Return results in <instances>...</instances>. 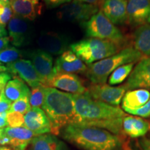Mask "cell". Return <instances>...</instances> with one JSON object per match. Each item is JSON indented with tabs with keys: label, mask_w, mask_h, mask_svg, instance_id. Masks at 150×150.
<instances>
[{
	"label": "cell",
	"mask_w": 150,
	"mask_h": 150,
	"mask_svg": "<svg viewBox=\"0 0 150 150\" xmlns=\"http://www.w3.org/2000/svg\"><path fill=\"white\" fill-rule=\"evenodd\" d=\"M6 35H7V31L5 29V27L0 24V38L6 37Z\"/></svg>",
	"instance_id": "obj_38"
},
{
	"label": "cell",
	"mask_w": 150,
	"mask_h": 150,
	"mask_svg": "<svg viewBox=\"0 0 150 150\" xmlns=\"http://www.w3.org/2000/svg\"><path fill=\"white\" fill-rule=\"evenodd\" d=\"M127 21L133 27L150 24V0H127Z\"/></svg>",
	"instance_id": "obj_11"
},
{
	"label": "cell",
	"mask_w": 150,
	"mask_h": 150,
	"mask_svg": "<svg viewBox=\"0 0 150 150\" xmlns=\"http://www.w3.org/2000/svg\"><path fill=\"white\" fill-rule=\"evenodd\" d=\"M44 86L62 90L73 95L83 94L87 91L81 79L70 73L57 72Z\"/></svg>",
	"instance_id": "obj_9"
},
{
	"label": "cell",
	"mask_w": 150,
	"mask_h": 150,
	"mask_svg": "<svg viewBox=\"0 0 150 150\" xmlns=\"http://www.w3.org/2000/svg\"><path fill=\"white\" fill-rule=\"evenodd\" d=\"M54 67L57 72L70 74L86 73L88 69L84 62L71 50H66L58 57Z\"/></svg>",
	"instance_id": "obj_16"
},
{
	"label": "cell",
	"mask_w": 150,
	"mask_h": 150,
	"mask_svg": "<svg viewBox=\"0 0 150 150\" xmlns=\"http://www.w3.org/2000/svg\"><path fill=\"white\" fill-rule=\"evenodd\" d=\"M12 102L5 97L4 93H2L0 97V114L7 113L10 110Z\"/></svg>",
	"instance_id": "obj_33"
},
{
	"label": "cell",
	"mask_w": 150,
	"mask_h": 150,
	"mask_svg": "<svg viewBox=\"0 0 150 150\" xmlns=\"http://www.w3.org/2000/svg\"><path fill=\"white\" fill-rule=\"evenodd\" d=\"M6 120L8 127H24V115L18 112H8L6 113Z\"/></svg>",
	"instance_id": "obj_30"
},
{
	"label": "cell",
	"mask_w": 150,
	"mask_h": 150,
	"mask_svg": "<svg viewBox=\"0 0 150 150\" xmlns=\"http://www.w3.org/2000/svg\"><path fill=\"white\" fill-rule=\"evenodd\" d=\"M8 71V68H7L6 66H4V65H0V73L2 72H6Z\"/></svg>",
	"instance_id": "obj_41"
},
{
	"label": "cell",
	"mask_w": 150,
	"mask_h": 150,
	"mask_svg": "<svg viewBox=\"0 0 150 150\" xmlns=\"http://www.w3.org/2000/svg\"><path fill=\"white\" fill-rule=\"evenodd\" d=\"M82 25L88 37L108 40L120 47L125 44V38L120 30L104 16L101 10Z\"/></svg>",
	"instance_id": "obj_6"
},
{
	"label": "cell",
	"mask_w": 150,
	"mask_h": 150,
	"mask_svg": "<svg viewBox=\"0 0 150 150\" xmlns=\"http://www.w3.org/2000/svg\"><path fill=\"white\" fill-rule=\"evenodd\" d=\"M8 71L18 76L32 88L42 86L41 81L29 60L20 59L7 64Z\"/></svg>",
	"instance_id": "obj_12"
},
{
	"label": "cell",
	"mask_w": 150,
	"mask_h": 150,
	"mask_svg": "<svg viewBox=\"0 0 150 150\" xmlns=\"http://www.w3.org/2000/svg\"><path fill=\"white\" fill-rule=\"evenodd\" d=\"M31 61L44 86L49 80L51 79L57 72L54 66L53 58L47 52L39 50L33 51L30 54Z\"/></svg>",
	"instance_id": "obj_10"
},
{
	"label": "cell",
	"mask_w": 150,
	"mask_h": 150,
	"mask_svg": "<svg viewBox=\"0 0 150 150\" xmlns=\"http://www.w3.org/2000/svg\"><path fill=\"white\" fill-rule=\"evenodd\" d=\"M127 0H103L102 12L112 24L120 25L127 21Z\"/></svg>",
	"instance_id": "obj_17"
},
{
	"label": "cell",
	"mask_w": 150,
	"mask_h": 150,
	"mask_svg": "<svg viewBox=\"0 0 150 150\" xmlns=\"http://www.w3.org/2000/svg\"><path fill=\"white\" fill-rule=\"evenodd\" d=\"M142 57V54L135 48L123 49L109 57L89 65L85 74L93 84H104L118 67L136 63Z\"/></svg>",
	"instance_id": "obj_4"
},
{
	"label": "cell",
	"mask_w": 150,
	"mask_h": 150,
	"mask_svg": "<svg viewBox=\"0 0 150 150\" xmlns=\"http://www.w3.org/2000/svg\"><path fill=\"white\" fill-rule=\"evenodd\" d=\"M125 87L128 90L150 88V58L140 60L129 76Z\"/></svg>",
	"instance_id": "obj_14"
},
{
	"label": "cell",
	"mask_w": 150,
	"mask_h": 150,
	"mask_svg": "<svg viewBox=\"0 0 150 150\" xmlns=\"http://www.w3.org/2000/svg\"><path fill=\"white\" fill-rule=\"evenodd\" d=\"M9 42H10L9 37L6 36L0 38V51L9 47Z\"/></svg>",
	"instance_id": "obj_36"
},
{
	"label": "cell",
	"mask_w": 150,
	"mask_h": 150,
	"mask_svg": "<svg viewBox=\"0 0 150 150\" xmlns=\"http://www.w3.org/2000/svg\"><path fill=\"white\" fill-rule=\"evenodd\" d=\"M29 24L24 19L13 16L8 24L9 39L16 47H21L27 40L29 33Z\"/></svg>",
	"instance_id": "obj_19"
},
{
	"label": "cell",
	"mask_w": 150,
	"mask_h": 150,
	"mask_svg": "<svg viewBox=\"0 0 150 150\" xmlns=\"http://www.w3.org/2000/svg\"><path fill=\"white\" fill-rule=\"evenodd\" d=\"M45 99V87L39 86L31 90L29 97V102L31 108L42 107Z\"/></svg>",
	"instance_id": "obj_28"
},
{
	"label": "cell",
	"mask_w": 150,
	"mask_h": 150,
	"mask_svg": "<svg viewBox=\"0 0 150 150\" xmlns=\"http://www.w3.org/2000/svg\"><path fill=\"white\" fill-rule=\"evenodd\" d=\"M119 47L108 40L93 38L80 40L70 45L71 51L88 65L113 55L119 52Z\"/></svg>",
	"instance_id": "obj_5"
},
{
	"label": "cell",
	"mask_w": 150,
	"mask_h": 150,
	"mask_svg": "<svg viewBox=\"0 0 150 150\" xmlns=\"http://www.w3.org/2000/svg\"><path fill=\"white\" fill-rule=\"evenodd\" d=\"M131 115L140 116L142 117H150V98L143 106L129 112Z\"/></svg>",
	"instance_id": "obj_32"
},
{
	"label": "cell",
	"mask_w": 150,
	"mask_h": 150,
	"mask_svg": "<svg viewBox=\"0 0 150 150\" xmlns=\"http://www.w3.org/2000/svg\"><path fill=\"white\" fill-rule=\"evenodd\" d=\"M69 41L67 37L56 33H43L37 41L40 50L50 55H59L66 51Z\"/></svg>",
	"instance_id": "obj_15"
},
{
	"label": "cell",
	"mask_w": 150,
	"mask_h": 150,
	"mask_svg": "<svg viewBox=\"0 0 150 150\" xmlns=\"http://www.w3.org/2000/svg\"><path fill=\"white\" fill-rule=\"evenodd\" d=\"M5 97L11 101L14 102L15 101L24 97H30L31 91L27 87L25 82L20 78L16 77L10 80L4 87V91Z\"/></svg>",
	"instance_id": "obj_24"
},
{
	"label": "cell",
	"mask_w": 150,
	"mask_h": 150,
	"mask_svg": "<svg viewBox=\"0 0 150 150\" xmlns=\"http://www.w3.org/2000/svg\"><path fill=\"white\" fill-rule=\"evenodd\" d=\"M42 108L50 120L53 134H58L61 128L77 122L74 98L70 93L54 88L45 87V99Z\"/></svg>",
	"instance_id": "obj_3"
},
{
	"label": "cell",
	"mask_w": 150,
	"mask_h": 150,
	"mask_svg": "<svg viewBox=\"0 0 150 150\" xmlns=\"http://www.w3.org/2000/svg\"><path fill=\"white\" fill-rule=\"evenodd\" d=\"M73 98L77 115L76 124L105 129L113 134L120 133L126 116L120 108L92 98L87 92L73 95Z\"/></svg>",
	"instance_id": "obj_1"
},
{
	"label": "cell",
	"mask_w": 150,
	"mask_h": 150,
	"mask_svg": "<svg viewBox=\"0 0 150 150\" xmlns=\"http://www.w3.org/2000/svg\"><path fill=\"white\" fill-rule=\"evenodd\" d=\"M0 150H13L11 148L7 147H4V146L0 145Z\"/></svg>",
	"instance_id": "obj_43"
},
{
	"label": "cell",
	"mask_w": 150,
	"mask_h": 150,
	"mask_svg": "<svg viewBox=\"0 0 150 150\" xmlns=\"http://www.w3.org/2000/svg\"><path fill=\"white\" fill-rule=\"evenodd\" d=\"M62 136L84 150H120L122 146L120 138L110 131L79 124L65 126Z\"/></svg>",
	"instance_id": "obj_2"
},
{
	"label": "cell",
	"mask_w": 150,
	"mask_h": 150,
	"mask_svg": "<svg viewBox=\"0 0 150 150\" xmlns=\"http://www.w3.org/2000/svg\"><path fill=\"white\" fill-rule=\"evenodd\" d=\"M135 49L150 58V24L138 27L133 34Z\"/></svg>",
	"instance_id": "obj_25"
},
{
	"label": "cell",
	"mask_w": 150,
	"mask_h": 150,
	"mask_svg": "<svg viewBox=\"0 0 150 150\" xmlns=\"http://www.w3.org/2000/svg\"><path fill=\"white\" fill-rule=\"evenodd\" d=\"M99 11L96 5L83 3L79 0L63 5L58 12V17L65 21L83 24Z\"/></svg>",
	"instance_id": "obj_7"
},
{
	"label": "cell",
	"mask_w": 150,
	"mask_h": 150,
	"mask_svg": "<svg viewBox=\"0 0 150 150\" xmlns=\"http://www.w3.org/2000/svg\"><path fill=\"white\" fill-rule=\"evenodd\" d=\"M40 0H13L11 3L14 16L33 21L40 13Z\"/></svg>",
	"instance_id": "obj_20"
},
{
	"label": "cell",
	"mask_w": 150,
	"mask_h": 150,
	"mask_svg": "<svg viewBox=\"0 0 150 150\" xmlns=\"http://www.w3.org/2000/svg\"><path fill=\"white\" fill-rule=\"evenodd\" d=\"M144 150H150V141H145L143 144Z\"/></svg>",
	"instance_id": "obj_40"
},
{
	"label": "cell",
	"mask_w": 150,
	"mask_h": 150,
	"mask_svg": "<svg viewBox=\"0 0 150 150\" xmlns=\"http://www.w3.org/2000/svg\"><path fill=\"white\" fill-rule=\"evenodd\" d=\"M149 129V123L142 118L134 116H125L123 118L122 130L131 138L145 136Z\"/></svg>",
	"instance_id": "obj_22"
},
{
	"label": "cell",
	"mask_w": 150,
	"mask_h": 150,
	"mask_svg": "<svg viewBox=\"0 0 150 150\" xmlns=\"http://www.w3.org/2000/svg\"><path fill=\"white\" fill-rule=\"evenodd\" d=\"M12 1L13 0H0V1H1L3 4H5V5H7V4L11 5V3Z\"/></svg>",
	"instance_id": "obj_42"
},
{
	"label": "cell",
	"mask_w": 150,
	"mask_h": 150,
	"mask_svg": "<svg viewBox=\"0 0 150 150\" xmlns=\"http://www.w3.org/2000/svg\"><path fill=\"white\" fill-rule=\"evenodd\" d=\"M3 135L8 137V145L13 150H25L35 135L25 127H10L3 129Z\"/></svg>",
	"instance_id": "obj_18"
},
{
	"label": "cell",
	"mask_w": 150,
	"mask_h": 150,
	"mask_svg": "<svg viewBox=\"0 0 150 150\" xmlns=\"http://www.w3.org/2000/svg\"><path fill=\"white\" fill-rule=\"evenodd\" d=\"M150 98V92L147 89H134L125 94L122 108L127 112H130L143 106Z\"/></svg>",
	"instance_id": "obj_21"
},
{
	"label": "cell",
	"mask_w": 150,
	"mask_h": 150,
	"mask_svg": "<svg viewBox=\"0 0 150 150\" xmlns=\"http://www.w3.org/2000/svg\"><path fill=\"white\" fill-rule=\"evenodd\" d=\"M31 143V150H67L64 142L52 134L35 136Z\"/></svg>",
	"instance_id": "obj_23"
},
{
	"label": "cell",
	"mask_w": 150,
	"mask_h": 150,
	"mask_svg": "<svg viewBox=\"0 0 150 150\" xmlns=\"http://www.w3.org/2000/svg\"><path fill=\"white\" fill-rule=\"evenodd\" d=\"M0 65H2V64H1V63H0Z\"/></svg>",
	"instance_id": "obj_46"
},
{
	"label": "cell",
	"mask_w": 150,
	"mask_h": 150,
	"mask_svg": "<svg viewBox=\"0 0 150 150\" xmlns=\"http://www.w3.org/2000/svg\"><path fill=\"white\" fill-rule=\"evenodd\" d=\"M4 87L5 86H0V97L1 96L2 93H4Z\"/></svg>",
	"instance_id": "obj_44"
},
{
	"label": "cell",
	"mask_w": 150,
	"mask_h": 150,
	"mask_svg": "<svg viewBox=\"0 0 150 150\" xmlns=\"http://www.w3.org/2000/svg\"><path fill=\"white\" fill-rule=\"evenodd\" d=\"M3 136V129H0V139Z\"/></svg>",
	"instance_id": "obj_45"
},
{
	"label": "cell",
	"mask_w": 150,
	"mask_h": 150,
	"mask_svg": "<svg viewBox=\"0 0 150 150\" xmlns=\"http://www.w3.org/2000/svg\"><path fill=\"white\" fill-rule=\"evenodd\" d=\"M12 8L10 4H0V24L5 26L10 22L11 18H13Z\"/></svg>",
	"instance_id": "obj_31"
},
{
	"label": "cell",
	"mask_w": 150,
	"mask_h": 150,
	"mask_svg": "<svg viewBox=\"0 0 150 150\" xmlns=\"http://www.w3.org/2000/svg\"><path fill=\"white\" fill-rule=\"evenodd\" d=\"M79 1H82V2H83V3L95 5V4H96L97 2H98L99 0H79Z\"/></svg>",
	"instance_id": "obj_39"
},
{
	"label": "cell",
	"mask_w": 150,
	"mask_h": 150,
	"mask_svg": "<svg viewBox=\"0 0 150 150\" xmlns=\"http://www.w3.org/2000/svg\"><path fill=\"white\" fill-rule=\"evenodd\" d=\"M11 80V75L8 72L0 73V86H5Z\"/></svg>",
	"instance_id": "obj_34"
},
{
	"label": "cell",
	"mask_w": 150,
	"mask_h": 150,
	"mask_svg": "<svg viewBox=\"0 0 150 150\" xmlns=\"http://www.w3.org/2000/svg\"><path fill=\"white\" fill-rule=\"evenodd\" d=\"M24 127L31 130L35 136L52 132L50 120L42 108H31L24 115Z\"/></svg>",
	"instance_id": "obj_13"
},
{
	"label": "cell",
	"mask_w": 150,
	"mask_h": 150,
	"mask_svg": "<svg viewBox=\"0 0 150 150\" xmlns=\"http://www.w3.org/2000/svg\"><path fill=\"white\" fill-rule=\"evenodd\" d=\"M125 86L112 87L106 84H93L86 91L92 98L111 106H118L126 93Z\"/></svg>",
	"instance_id": "obj_8"
},
{
	"label": "cell",
	"mask_w": 150,
	"mask_h": 150,
	"mask_svg": "<svg viewBox=\"0 0 150 150\" xmlns=\"http://www.w3.org/2000/svg\"><path fill=\"white\" fill-rule=\"evenodd\" d=\"M44 1L50 6H57L63 4L70 2L71 0H44Z\"/></svg>",
	"instance_id": "obj_35"
},
{
	"label": "cell",
	"mask_w": 150,
	"mask_h": 150,
	"mask_svg": "<svg viewBox=\"0 0 150 150\" xmlns=\"http://www.w3.org/2000/svg\"><path fill=\"white\" fill-rule=\"evenodd\" d=\"M22 56V53L19 49L14 47H8L0 51V63L8 64L20 60Z\"/></svg>",
	"instance_id": "obj_27"
},
{
	"label": "cell",
	"mask_w": 150,
	"mask_h": 150,
	"mask_svg": "<svg viewBox=\"0 0 150 150\" xmlns=\"http://www.w3.org/2000/svg\"><path fill=\"white\" fill-rule=\"evenodd\" d=\"M135 63L122 65L114 71L108 78V83L110 86L120 84L125 81L132 72Z\"/></svg>",
	"instance_id": "obj_26"
},
{
	"label": "cell",
	"mask_w": 150,
	"mask_h": 150,
	"mask_svg": "<svg viewBox=\"0 0 150 150\" xmlns=\"http://www.w3.org/2000/svg\"><path fill=\"white\" fill-rule=\"evenodd\" d=\"M31 108L29 97H24L13 102L8 112H18L22 115H25Z\"/></svg>",
	"instance_id": "obj_29"
},
{
	"label": "cell",
	"mask_w": 150,
	"mask_h": 150,
	"mask_svg": "<svg viewBox=\"0 0 150 150\" xmlns=\"http://www.w3.org/2000/svg\"><path fill=\"white\" fill-rule=\"evenodd\" d=\"M8 127L6 120V113L0 114V129H4Z\"/></svg>",
	"instance_id": "obj_37"
}]
</instances>
